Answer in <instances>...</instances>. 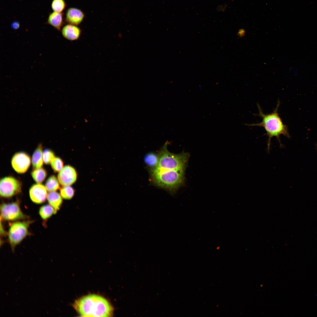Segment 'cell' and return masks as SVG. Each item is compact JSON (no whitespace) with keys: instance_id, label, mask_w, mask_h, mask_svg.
Instances as JSON below:
<instances>
[{"instance_id":"1","label":"cell","mask_w":317,"mask_h":317,"mask_svg":"<svg viewBox=\"0 0 317 317\" xmlns=\"http://www.w3.org/2000/svg\"><path fill=\"white\" fill-rule=\"evenodd\" d=\"M73 306L80 316L85 317H110L113 308L108 300L96 294H90L75 301Z\"/></svg>"},{"instance_id":"2","label":"cell","mask_w":317,"mask_h":317,"mask_svg":"<svg viewBox=\"0 0 317 317\" xmlns=\"http://www.w3.org/2000/svg\"><path fill=\"white\" fill-rule=\"evenodd\" d=\"M280 102L278 101L276 106L273 112L268 114H264L259 104L257 106L259 114L257 115L262 118V121L259 123L246 124L249 126H258L262 127L266 132L268 137L267 150L269 152L270 147L271 139L275 137L278 141L280 146H282L280 138V136L283 135L287 137L289 136L287 127L284 124L278 112Z\"/></svg>"},{"instance_id":"3","label":"cell","mask_w":317,"mask_h":317,"mask_svg":"<svg viewBox=\"0 0 317 317\" xmlns=\"http://www.w3.org/2000/svg\"><path fill=\"white\" fill-rule=\"evenodd\" d=\"M185 169L168 170L158 168L151 169V178L156 186L173 193L184 183Z\"/></svg>"},{"instance_id":"4","label":"cell","mask_w":317,"mask_h":317,"mask_svg":"<svg viewBox=\"0 0 317 317\" xmlns=\"http://www.w3.org/2000/svg\"><path fill=\"white\" fill-rule=\"evenodd\" d=\"M168 143L167 141L158 154L159 161L156 168L168 170L186 168L189 154L183 152L178 154L170 152L167 149Z\"/></svg>"},{"instance_id":"5","label":"cell","mask_w":317,"mask_h":317,"mask_svg":"<svg viewBox=\"0 0 317 317\" xmlns=\"http://www.w3.org/2000/svg\"><path fill=\"white\" fill-rule=\"evenodd\" d=\"M33 222V220H28L15 222L11 224L7 235L12 252H14L17 245L27 236L31 235L28 228Z\"/></svg>"},{"instance_id":"6","label":"cell","mask_w":317,"mask_h":317,"mask_svg":"<svg viewBox=\"0 0 317 317\" xmlns=\"http://www.w3.org/2000/svg\"><path fill=\"white\" fill-rule=\"evenodd\" d=\"M1 219L12 221L26 220L28 217L21 211L19 201L9 203H3L0 206Z\"/></svg>"},{"instance_id":"7","label":"cell","mask_w":317,"mask_h":317,"mask_svg":"<svg viewBox=\"0 0 317 317\" xmlns=\"http://www.w3.org/2000/svg\"><path fill=\"white\" fill-rule=\"evenodd\" d=\"M22 184L20 181L12 176H6L1 178L0 182L1 196L9 198L21 192Z\"/></svg>"},{"instance_id":"8","label":"cell","mask_w":317,"mask_h":317,"mask_svg":"<svg viewBox=\"0 0 317 317\" xmlns=\"http://www.w3.org/2000/svg\"><path fill=\"white\" fill-rule=\"evenodd\" d=\"M31 163L30 156L26 153L19 152L15 153L11 160L12 166L17 173H23L27 171Z\"/></svg>"},{"instance_id":"9","label":"cell","mask_w":317,"mask_h":317,"mask_svg":"<svg viewBox=\"0 0 317 317\" xmlns=\"http://www.w3.org/2000/svg\"><path fill=\"white\" fill-rule=\"evenodd\" d=\"M77 176L75 169L70 165H66L59 172L58 178L60 183L62 186H70L75 182Z\"/></svg>"},{"instance_id":"10","label":"cell","mask_w":317,"mask_h":317,"mask_svg":"<svg viewBox=\"0 0 317 317\" xmlns=\"http://www.w3.org/2000/svg\"><path fill=\"white\" fill-rule=\"evenodd\" d=\"M29 194L31 201L37 204L44 203L47 196L45 187L41 183H37L33 184L31 187Z\"/></svg>"},{"instance_id":"11","label":"cell","mask_w":317,"mask_h":317,"mask_svg":"<svg viewBox=\"0 0 317 317\" xmlns=\"http://www.w3.org/2000/svg\"><path fill=\"white\" fill-rule=\"evenodd\" d=\"M85 17V13L81 9L71 7L67 10L65 20L68 24L77 26L82 22Z\"/></svg>"},{"instance_id":"12","label":"cell","mask_w":317,"mask_h":317,"mask_svg":"<svg viewBox=\"0 0 317 317\" xmlns=\"http://www.w3.org/2000/svg\"><path fill=\"white\" fill-rule=\"evenodd\" d=\"M77 26L68 24L65 26L61 30L63 37L70 41L78 40L82 33V30Z\"/></svg>"},{"instance_id":"13","label":"cell","mask_w":317,"mask_h":317,"mask_svg":"<svg viewBox=\"0 0 317 317\" xmlns=\"http://www.w3.org/2000/svg\"><path fill=\"white\" fill-rule=\"evenodd\" d=\"M47 23L57 30L60 31L63 25V13L55 11L49 14Z\"/></svg>"},{"instance_id":"14","label":"cell","mask_w":317,"mask_h":317,"mask_svg":"<svg viewBox=\"0 0 317 317\" xmlns=\"http://www.w3.org/2000/svg\"><path fill=\"white\" fill-rule=\"evenodd\" d=\"M43 146L39 144L34 152L32 158V163L33 168L42 167L43 165Z\"/></svg>"},{"instance_id":"15","label":"cell","mask_w":317,"mask_h":317,"mask_svg":"<svg viewBox=\"0 0 317 317\" xmlns=\"http://www.w3.org/2000/svg\"><path fill=\"white\" fill-rule=\"evenodd\" d=\"M47 198L49 204L57 212L61 207L63 202L60 195L55 191L50 192L47 194Z\"/></svg>"},{"instance_id":"16","label":"cell","mask_w":317,"mask_h":317,"mask_svg":"<svg viewBox=\"0 0 317 317\" xmlns=\"http://www.w3.org/2000/svg\"><path fill=\"white\" fill-rule=\"evenodd\" d=\"M56 213L57 212L54 208L50 204H46L42 206L40 208L39 211L40 216L44 220H47L53 214Z\"/></svg>"},{"instance_id":"17","label":"cell","mask_w":317,"mask_h":317,"mask_svg":"<svg viewBox=\"0 0 317 317\" xmlns=\"http://www.w3.org/2000/svg\"><path fill=\"white\" fill-rule=\"evenodd\" d=\"M144 161L146 164L151 169L156 168L158 163V155L152 152L148 153L145 156Z\"/></svg>"},{"instance_id":"18","label":"cell","mask_w":317,"mask_h":317,"mask_svg":"<svg viewBox=\"0 0 317 317\" xmlns=\"http://www.w3.org/2000/svg\"><path fill=\"white\" fill-rule=\"evenodd\" d=\"M33 180L37 183H41L44 181L47 175L46 170L41 167L34 168L31 172Z\"/></svg>"},{"instance_id":"19","label":"cell","mask_w":317,"mask_h":317,"mask_svg":"<svg viewBox=\"0 0 317 317\" xmlns=\"http://www.w3.org/2000/svg\"><path fill=\"white\" fill-rule=\"evenodd\" d=\"M59 182L58 179L55 175L50 176L45 183L46 190L49 192L55 191L60 188Z\"/></svg>"},{"instance_id":"20","label":"cell","mask_w":317,"mask_h":317,"mask_svg":"<svg viewBox=\"0 0 317 317\" xmlns=\"http://www.w3.org/2000/svg\"><path fill=\"white\" fill-rule=\"evenodd\" d=\"M60 195L65 199L69 200L72 198L74 194V189L70 186H63L60 189Z\"/></svg>"},{"instance_id":"21","label":"cell","mask_w":317,"mask_h":317,"mask_svg":"<svg viewBox=\"0 0 317 317\" xmlns=\"http://www.w3.org/2000/svg\"><path fill=\"white\" fill-rule=\"evenodd\" d=\"M66 4L65 0H53L51 7L53 11L62 12L65 9Z\"/></svg>"},{"instance_id":"22","label":"cell","mask_w":317,"mask_h":317,"mask_svg":"<svg viewBox=\"0 0 317 317\" xmlns=\"http://www.w3.org/2000/svg\"><path fill=\"white\" fill-rule=\"evenodd\" d=\"M50 163L52 169L55 172H59L63 168V162L59 157H55Z\"/></svg>"},{"instance_id":"23","label":"cell","mask_w":317,"mask_h":317,"mask_svg":"<svg viewBox=\"0 0 317 317\" xmlns=\"http://www.w3.org/2000/svg\"><path fill=\"white\" fill-rule=\"evenodd\" d=\"M43 162L46 164L50 163L55 157L53 152L49 149H45L43 152Z\"/></svg>"},{"instance_id":"24","label":"cell","mask_w":317,"mask_h":317,"mask_svg":"<svg viewBox=\"0 0 317 317\" xmlns=\"http://www.w3.org/2000/svg\"><path fill=\"white\" fill-rule=\"evenodd\" d=\"M0 221V235L2 236H5L8 235V233L5 230L1 221Z\"/></svg>"},{"instance_id":"25","label":"cell","mask_w":317,"mask_h":317,"mask_svg":"<svg viewBox=\"0 0 317 317\" xmlns=\"http://www.w3.org/2000/svg\"><path fill=\"white\" fill-rule=\"evenodd\" d=\"M12 27L16 29L18 27L19 25L18 23H17V22L13 24L12 25Z\"/></svg>"}]
</instances>
